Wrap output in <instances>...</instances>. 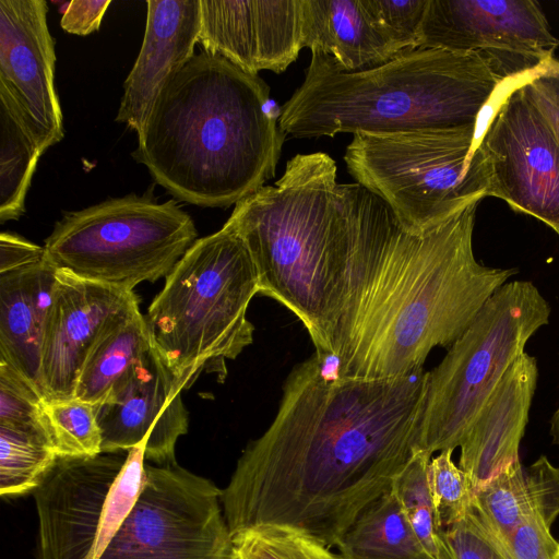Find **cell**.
<instances>
[{"label": "cell", "mask_w": 559, "mask_h": 559, "mask_svg": "<svg viewBox=\"0 0 559 559\" xmlns=\"http://www.w3.org/2000/svg\"><path fill=\"white\" fill-rule=\"evenodd\" d=\"M416 46L489 52L530 75L554 58L559 40L537 1L428 0Z\"/></svg>", "instance_id": "cell-13"}, {"label": "cell", "mask_w": 559, "mask_h": 559, "mask_svg": "<svg viewBox=\"0 0 559 559\" xmlns=\"http://www.w3.org/2000/svg\"><path fill=\"white\" fill-rule=\"evenodd\" d=\"M431 457L429 453L416 449L395 477L392 489L423 547L433 559H441L442 530L437 521L427 479Z\"/></svg>", "instance_id": "cell-27"}, {"label": "cell", "mask_w": 559, "mask_h": 559, "mask_svg": "<svg viewBox=\"0 0 559 559\" xmlns=\"http://www.w3.org/2000/svg\"><path fill=\"white\" fill-rule=\"evenodd\" d=\"M472 512L495 539H503L525 520L552 526L559 516V467L539 456L527 467L520 460L474 491Z\"/></svg>", "instance_id": "cell-22"}, {"label": "cell", "mask_w": 559, "mask_h": 559, "mask_svg": "<svg viewBox=\"0 0 559 559\" xmlns=\"http://www.w3.org/2000/svg\"><path fill=\"white\" fill-rule=\"evenodd\" d=\"M95 407L102 453L128 452L145 442V459L176 463V443L188 431L189 416L176 379L153 346L127 383Z\"/></svg>", "instance_id": "cell-15"}, {"label": "cell", "mask_w": 559, "mask_h": 559, "mask_svg": "<svg viewBox=\"0 0 559 559\" xmlns=\"http://www.w3.org/2000/svg\"><path fill=\"white\" fill-rule=\"evenodd\" d=\"M478 144L486 197L506 201L559 235V144L520 83L502 100Z\"/></svg>", "instance_id": "cell-12"}, {"label": "cell", "mask_w": 559, "mask_h": 559, "mask_svg": "<svg viewBox=\"0 0 559 559\" xmlns=\"http://www.w3.org/2000/svg\"><path fill=\"white\" fill-rule=\"evenodd\" d=\"M515 78L489 52L417 48L364 71L311 53L302 84L281 108L286 136L385 134L477 124L496 91Z\"/></svg>", "instance_id": "cell-4"}, {"label": "cell", "mask_w": 559, "mask_h": 559, "mask_svg": "<svg viewBox=\"0 0 559 559\" xmlns=\"http://www.w3.org/2000/svg\"><path fill=\"white\" fill-rule=\"evenodd\" d=\"M441 559H506L471 511L441 532Z\"/></svg>", "instance_id": "cell-32"}, {"label": "cell", "mask_w": 559, "mask_h": 559, "mask_svg": "<svg viewBox=\"0 0 559 559\" xmlns=\"http://www.w3.org/2000/svg\"><path fill=\"white\" fill-rule=\"evenodd\" d=\"M550 313V305L530 281L507 282L490 296L441 362L426 371L416 449L432 455L460 447Z\"/></svg>", "instance_id": "cell-8"}, {"label": "cell", "mask_w": 559, "mask_h": 559, "mask_svg": "<svg viewBox=\"0 0 559 559\" xmlns=\"http://www.w3.org/2000/svg\"><path fill=\"white\" fill-rule=\"evenodd\" d=\"M520 84L559 144V61L552 58Z\"/></svg>", "instance_id": "cell-34"}, {"label": "cell", "mask_w": 559, "mask_h": 559, "mask_svg": "<svg viewBox=\"0 0 559 559\" xmlns=\"http://www.w3.org/2000/svg\"><path fill=\"white\" fill-rule=\"evenodd\" d=\"M222 492L177 463L145 464L138 498L100 559H230Z\"/></svg>", "instance_id": "cell-11"}, {"label": "cell", "mask_w": 559, "mask_h": 559, "mask_svg": "<svg viewBox=\"0 0 559 559\" xmlns=\"http://www.w3.org/2000/svg\"><path fill=\"white\" fill-rule=\"evenodd\" d=\"M257 294L250 253L226 224L197 239L165 277L145 320L153 347L181 391L204 369L224 380L226 361L252 344L247 311Z\"/></svg>", "instance_id": "cell-6"}, {"label": "cell", "mask_w": 559, "mask_h": 559, "mask_svg": "<svg viewBox=\"0 0 559 559\" xmlns=\"http://www.w3.org/2000/svg\"><path fill=\"white\" fill-rule=\"evenodd\" d=\"M143 43L123 83L116 121L139 133L168 79L194 56L200 0H148Z\"/></svg>", "instance_id": "cell-18"}, {"label": "cell", "mask_w": 559, "mask_h": 559, "mask_svg": "<svg viewBox=\"0 0 559 559\" xmlns=\"http://www.w3.org/2000/svg\"><path fill=\"white\" fill-rule=\"evenodd\" d=\"M401 51L417 48V33L428 0H362Z\"/></svg>", "instance_id": "cell-31"}, {"label": "cell", "mask_w": 559, "mask_h": 559, "mask_svg": "<svg viewBox=\"0 0 559 559\" xmlns=\"http://www.w3.org/2000/svg\"><path fill=\"white\" fill-rule=\"evenodd\" d=\"M152 346L150 329L136 300L102 330L80 371L74 399L92 405L109 401Z\"/></svg>", "instance_id": "cell-23"}, {"label": "cell", "mask_w": 559, "mask_h": 559, "mask_svg": "<svg viewBox=\"0 0 559 559\" xmlns=\"http://www.w3.org/2000/svg\"><path fill=\"white\" fill-rule=\"evenodd\" d=\"M56 275L57 270L46 259L0 274V360L38 389L43 336Z\"/></svg>", "instance_id": "cell-21"}, {"label": "cell", "mask_w": 559, "mask_h": 559, "mask_svg": "<svg viewBox=\"0 0 559 559\" xmlns=\"http://www.w3.org/2000/svg\"><path fill=\"white\" fill-rule=\"evenodd\" d=\"M336 547L340 559H433L392 488L361 511Z\"/></svg>", "instance_id": "cell-24"}, {"label": "cell", "mask_w": 559, "mask_h": 559, "mask_svg": "<svg viewBox=\"0 0 559 559\" xmlns=\"http://www.w3.org/2000/svg\"><path fill=\"white\" fill-rule=\"evenodd\" d=\"M275 105L259 75L194 55L157 95L132 156L178 200L236 205L275 175L286 138Z\"/></svg>", "instance_id": "cell-3"}, {"label": "cell", "mask_w": 559, "mask_h": 559, "mask_svg": "<svg viewBox=\"0 0 559 559\" xmlns=\"http://www.w3.org/2000/svg\"><path fill=\"white\" fill-rule=\"evenodd\" d=\"M537 378L536 358L524 352L496 386L460 444L459 466L473 491L519 460Z\"/></svg>", "instance_id": "cell-19"}, {"label": "cell", "mask_w": 559, "mask_h": 559, "mask_svg": "<svg viewBox=\"0 0 559 559\" xmlns=\"http://www.w3.org/2000/svg\"><path fill=\"white\" fill-rule=\"evenodd\" d=\"M136 300L133 290L57 270L40 355L39 389L46 402L74 399L80 371L102 330Z\"/></svg>", "instance_id": "cell-16"}, {"label": "cell", "mask_w": 559, "mask_h": 559, "mask_svg": "<svg viewBox=\"0 0 559 559\" xmlns=\"http://www.w3.org/2000/svg\"><path fill=\"white\" fill-rule=\"evenodd\" d=\"M41 155L13 103L0 93V222L19 219Z\"/></svg>", "instance_id": "cell-25"}, {"label": "cell", "mask_w": 559, "mask_h": 559, "mask_svg": "<svg viewBox=\"0 0 559 559\" xmlns=\"http://www.w3.org/2000/svg\"><path fill=\"white\" fill-rule=\"evenodd\" d=\"M46 426L0 425V493L34 491L58 459Z\"/></svg>", "instance_id": "cell-26"}, {"label": "cell", "mask_w": 559, "mask_h": 559, "mask_svg": "<svg viewBox=\"0 0 559 559\" xmlns=\"http://www.w3.org/2000/svg\"><path fill=\"white\" fill-rule=\"evenodd\" d=\"M110 0H72L61 17V27L70 34L86 36L97 31Z\"/></svg>", "instance_id": "cell-35"}, {"label": "cell", "mask_w": 559, "mask_h": 559, "mask_svg": "<svg viewBox=\"0 0 559 559\" xmlns=\"http://www.w3.org/2000/svg\"><path fill=\"white\" fill-rule=\"evenodd\" d=\"M122 452L58 456L33 491L38 559H100L143 480L145 442Z\"/></svg>", "instance_id": "cell-10"}, {"label": "cell", "mask_w": 559, "mask_h": 559, "mask_svg": "<svg viewBox=\"0 0 559 559\" xmlns=\"http://www.w3.org/2000/svg\"><path fill=\"white\" fill-rule=\"evenodd\" d=\"M46 415L59 456L102 453V432L95 405L78 399L46 402Z\"/></svg>", "instance_id": "cell-28"}, {"label": "cell", "mask_w": 559, "mask_h": 559, "mask_svg": "<svg viewBox=\"0 0 559 559\" xmlns=\"http://www.w3.org/2000/svg\"><path fill=\"white\" fill-rule=\"evenodd\" d=\"M44 259V247L12 233L0 234V274L34 265Z\"/></svg>", "instance_id": "cell-36"}, {"label": "cell", "mask_w": 559, "mask_h": 559, "mask_svg": "<svg viewBox=\"0 0 559 559\" xmlns=\"http://www.w3.org/2000/svg\"><path fill=\"white\" fill-rule=\"evenodd\" d=\"M197 236L176 201L129 194L66 213L45 240V259L56 270L131 292L166 277Z\"/></svg>", "instance_id": "cell-9"}, {"label": "cell", "mask_w": 559, "mask_h": 559, "mask_svg": "<svg viewBox=\"0 0 559 559\" xmlns=\"http://www.w3.org/2000/svg\"><path fill=\"white\" fill-rule=\"evenodd\" d=\"M490 538L506 559H559V542L539 518L525 520L503 539Z\"/></svg>", "instance_id": "cell-33"}, {"label": "cell", "mask_w": 559, "mask_h": 559, "mask_svg": "<svg viewBox=\"0 0 559 559\" xmlns=\"http://www.w3.org/2000/svg\"><path fill=\"white\" fill-rule=\"evenodd\" d=\"M549 433L552 438V443L559 448V407L550 418Z\"/></svg>", "instance_id": "cell-37"}, {"label": "cell", "mask_w": 559, "mask_h": 559, "mask_svg": "<svg viewBox=\"0 0 559 559\" xmlns=\"http://www.w3.org/2000/svg\"><path fill=\"white\" fill-rule=\"evenodd\" d=\"M230 559H241L239 556H237L234 551H231Z\"/></svg>", "instance_id": "cell-38"}, {"label": "cell", "mask_w": 559, "mask_h": 559, "mask_svg": "<svg viewBox=\"0 0 559 559\" xmlns=\"http://www.w3.org/2000/svg\"><path fill=\"white\" fill-rule=\"evenodd\" d=\"M426 371L338 378L316 352L287 376L276 415L223 489L231 536L278 526L336 547L417 447Z\"/></svg>", "instance_id": "cell-1"}, {"label": "cell", "mask_w": 559, "mask_h": 559, "mask_svg": "<svg viewBox=\"0 0 559 559\" xmlns=\"http://www.w3.org/2000/svg\"><path fill=\"white\" fill-rule=\"evenodd\" d=\"M47 12L45 0H0V93L13 103L41 154L63 139Z\"/></svg>", "instance_id": "cell-14"}, {"label": "cell", "mask_w": 559, "mask_h": 559, "mask_svg": "<svg viewBox=\"0 0 559 559\" xmlns=\"http://www.w3.org/2000/svg\"><path fill=\"white\" fill-rule=\"evenodd\" d=\"M453 451L439 452L427 466L428 486L441 530L463 520L473 506L474 491L466 474L453 462Z\"/></svg>", "instance_id": "cell-30"}, {"label": "cell", "mask_w": 559, "mask_h": 559, "mask_svg": "<svg viewBox=\"0 0 559 559\" xmlns=\"http://www.w3.org/2000/svg\"><path fill=\"white\" fill-rule=\"evenodd\" d=\"M241 559H340L330 547L294 530L269 526L233 537Z\"/></svg>", "instance_id": "cell-29"}, {"label": "cell", "mask_w": 559, "mask_h": 559, "mask_svg": "<svg viewBox=\"0 0 559 559\" xmlns=\"http://www.w3.org/2000/svg\"><path fill=\"white\" fill-rule=\"evenodd\" d=\"M477 124L354 134L344 160L357 183L383 200L401 226L424 235L487 191Z\"/></svg>", "instance_id": "cell-7"}, {"label": "cell", "mask_w": 559, "mask_h": 559, "mask_svg": "<svg viewBox=\"0 0 559 559\" xmlns=\"http://www.w3.org/2000/svg\"><path fill=\"white\" fill-rule=\"evenodd\" d=\"M347 266L328 365L338 378L388 379L424 368L450 347L518 271L479 263L472 201L424 235L406 231L359 183H337Z\"/></svg>", "instance_id": "cell-2"}, {"label": "cell", "mask_w": 559, "mask_h": 559, "mask_svg": "<svg viewBox=\"0 0 559 559\" xmlns=\"http://www.w3.org/2000/svg\"><path fill=\"white\" fill-rule=\"evenodd\" d=\"M199 44L258 75L284 72L302 47V0H200Z\"/></svg>", "instance_id": "cell-17"}, {"label": "cell", "mask_w": 559, "mask_h": 559, "mask_svg": "<svg viewBox=\"0 0 559 559\" xmlns=\"http://www.w3.org/2000/svg\"><path fill=\"white\" fill-rule=\"evenodd\" d=\"M301 35L304 48L330 56L346 72L379 67L403 52L362 0H302Z\"/></svg>", "instance_id": "cell-20"}, {"label": "cell", "mask_w": 559, "mask_h": 559, "mask_svg": "<svg viewBox=\"0 0 559 559\" xmlns=\"http://www.w3.org/2000/svg\"><path fill=\"white\" fill-rule=\"evenodd\" d=\"M336 171L325 153L297 154L274 186L239 201L225 223L250 253L259 295L275 299L301 321L324 361L347 266Z\"/></svg>", "instance_id": "cell-5"}]
</instances>
